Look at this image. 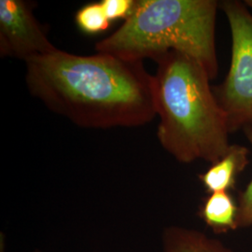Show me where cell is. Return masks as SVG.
I'll return each instance as SVG.
<instances>
[{
    "mask_svg": "<svg viewBox=\"0 0 252 252\" xmlns=\"http://www.w3.org/2000/svg\"><path fill=\"white\" fill-rule=\"evenodd\" d=\"M26 63L30 94L77 126L136 127L157 116L154 76L146 70L143 61L56 49Z\"/></svg>",
    "mask_w": 252,
    "mask_h": 252,
    "instance_id": "cell-1",
    "label": "cell"
},
{
    "mask_svg": "<svg viewBox=\"0 0 252 252\" xmlns=\"http://www.w3.org/2000/svg\"><path fill=\"white\" fill-rule=\"evenodd\" d=\"M154 75L157 136L179 162L214 163L225 155L229 126L203 65L187 54L171 51L158 57Z\"/></svg>",
    "mask_w": 252,
    "mask_h": 252,
    "instance_id": "cell-2",
    "label": "cell"
},
{
    "mask_svg": "<svg viewBox=\"0 0 252 252\" xmlns=\"http://www.w3.org/2000/svg\"><path fill=\"white\" fill-rule=\"evenodd\" d=\"M215 0H139L112 35L96 43L98 53L126 60H156L171 51L187 54L218 75Z\"/></svg>",
    "mask_w": 252,
    "mask_h": 252,
    "instance_id": "cell-3",
    "label": "cell"
},
{
    "mask_svg": "<svg viewBox=\"0 0 252 252\" xmlns=\"http://www.w3.org/2000/svg\"><path fill=\"white\" fill-rule=\"evenodd\" d=\"M220 7L231 29L232 59L225 80L213 92L233 133L252 126V14L245 2L223 1Z\"/></svg>",
    "mask_w": 252,
    "mask_h": 252,
    "instance_id": "cell-4",
    "label": "cell"
},
{
    "mask_svg": "<svg viewBox=\"0 0 252 252\" xmlns=\"http://www.w3.org/2000/svg\"><path fill=\"white\" fill-rule=\"evenodd\" d=\"M55 48L23 0L0 1V54L27 62L53 53Z\"/></svg>",
    "mask_w": 252,
    "mask_h": 252,
    "instance_id": "cell-5",
    "label": "cell"
},
{
    "mask_svg": "<svg viewBox=\"0 0 252 252\" xmlns=\"http://www.w3.org/2000/svg\"><path fill=\"white\" fill-rule=\"evenodd\" d=\"M249 163V150L241 145H231L228 152L204 174L199 176L207 192L228 191L234 189L238 176Z\"/></svg>",
    "mask_w": 252,
    "mask_h": 252,
    "instance_id": "cell-6",
    "label": "cell"
},
{
    "mask_svg": "<svg viewBox=\"0 0 252 252\" xmlns=\"http://www.w3.org/2000/svg\"><path fill=\"white\" fill-rule=\"evenodd\" d=\"M162 248V252H233L202 232L180 226L163 229Z\"/></svg>",
    "mask_w": 252,
    "mask_h": 252,
    "instance_id": "cell-7",
    "label": "cell"
},
{
    "mask_svg": "<svg viewBox=\"0 0 252 252\" xmlns=\"http://www.w3.org/2000/svg\"><path fill=\"white\" fill-rule=\"evenodd\" d=\"M199 215L216 234H225L238 228V205L228 191L209 193Z\"/></svg>",
    "mask_w": 252,
    "mask_h": 252,
    "instance_id": "cell-8",
    "label": "cell"
},
{
    "mask_svg": "<svg viewBox=\"0 0 252 252\" xmlns=\"http://www.w3.org/2000/svg\"><path fill=\"white\" fill-rule=\"evenodd\" d=\"M75 19L78 27L87 34H97L110 27L101 2L84 6L77 12Z\"/></svg>",
    "mask_w": 252,
    "mask_h": 252,
    "instance_id": "cell-9",
    "label": "cell"
},
{
    "mask_svg": "<svg viewBox=\"0 0 252 252\" xmlns=\"http://www.w3.org/2000/svg\"><path fill=\"white\" fill-rule=\"evenodd\" d=\"M244 131L252 146V126H246ZM237 220L238 228L252 226V180L239 195Z\"/></svg>",
    "mask_w": 252,
    "mask_h": 252,
    "instance_id": "cell-10",
    "label": "cell"
},
{
    "mask_svg": "<svg viewBox=\"0 0 252 252\" xmlns=\"http://www.w3.org/2000/svg\"><path fill=\"white\" fill-rule=\"evenodd\" d=\"M135 3L134 0H103L101 2L110 22L116 19L128 18L133 11Z\"/></svg>",
    "mask_w": 252,
    "mask_h": 252,
    "instance_id": "cell-11",
    "label": "cell"
},
{
    "mask_svg": "<svg viewBox=\"0 0 252 252\" xmlns=\"http://www.w3.org/2000/svg\"><path fill=\"white\" fill-rule=\"evenodd\" d=\"M245 3H246V5H247L248 7H250V8H252V0H246Z\"/></svg>",
    "mask_w": 252,
    "mask_h": 252,
    "instance_id": "cell-12",
    "label": "cell"
},
{
    "mask_svg": "<svg viewBox=\"0 0 252 252\" xmlns=\"http://www.w3.org/2000/svg\"><path fill=\"white\" fill-rule=\"evenodd\" d=\"M40 252V251H38V250H35V251H33V252Z\"/></svg>",
    "mask_w": 252,
    "mask_h": 252,
    "instance_id": "cell-13",
    "label": "cell"
}]
</instances>
